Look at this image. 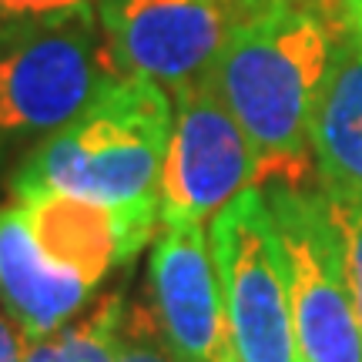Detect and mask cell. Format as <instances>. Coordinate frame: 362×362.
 I'll return each instance as SVG.
<instances>
[{
	"mask_svg": "<svg viewBox=\"0 0 362 362\" xmlns=\"http://www.w3.org/2000/svg\"><path fill=\"white\" fill-rule=\"evenodd\" d=\"M208 245L218 272L235 362H302L279 225L262 188L215 211Z\"/></svg>",
	"mask_w": 362,
	"mask_h": 362,
	"instance_id": "3",
	"label": "cell"
},
{
	"mask_svg": "<svg viewBox=\"0 0 362 362\" xmlns=\"http://www.w3.org/2000/svg\"><path fill=\"white\" fill-rule=\"evenodd\" d=\"M309 144L322 192L339 202H362V44L342 24L312 111Z\"/></svg>",
	"mask_w": 362,
	"mask_h": 362,
	"instance_id": "10",
	"label": "cell"
},
{
	"mask_svg": "<svg viewBox=\"0 0 362 362\" xmlns=\"http://www.w3.org/2000/svg\"><path fill=\"white\" fill-rule=\"evenodd\" d=\"M98 21L124 74L178 94L211 74L238 13L232 0H101Z\"/></svg>",
	"mask_w": 362,
	"mask_h": 362,
	"instance_id": "7",
	"label": "cell"
},
{
	"mask_svg": "<svg viewBox=\"0 0 362 362\" xmlns=\"http://www.w3.org/2000/svg\"><path fill=\"white\" fill-rule=\"evenodd\" d=\"M339 24L352 40L362 44V0H339Z\"/></svg>",
	"mask_w": 362,
	"mask_h": 362,
	"instance_id": "17",
	"label": "cell"
},
{
	"mask_svg": "<svg viewBox=\"0 0 362 362\" xmlns=\"http://www.w3.org/2000/svg\"><path fill=\"white\" fill-rule=\"evenodd\" d=\"M117 362H178L175 352L158 329L151 309H124L121 322V342H117Z\"/></svg>",
	"mask_w": 362,
	"mask_h": 362,
	"instance_id": "14",
	"label": "cell"
},
{
	"mask_svg": "<svg viewBox=\"0 0 362 362\" xmlns=\"http://www.w3.org/2000/svg\"><path fill=\"white\" fill-rule=\"evenodd\" d=\"M17 205L27 211L40 252L54 265L84 279L90 288H98L117 262L134 259L117 211L98 202L64 192H27L17 194Z\"/></svg>",
	"mask_w": 362,
	"mask_h": 362,
	"instance_id": "11",
	"label": "cell"
},
{
	"mask_svg": "<svg viewBox=\"0 0 362 362\" xmlns=\"http://www.w3.org/2000/svg\"><path fill=\"white\" fill-rule=\"evenodd\" d=\"M90 292L84 279L40 252L24 208L0 211V305L21 325L27 342L61 332Z\"/></svg>",
	"mask_w": 362,
	"mask_h": 362,
	"instance_id": "9",
	"label": "cell"
},
{
	"mask_svg": "<svg viewBox=\"0 0 362 362\" xmlns=\"http://www.w3.org/2000/svg\"><path fill=\"white\" fill-rule=\"evenodd\" d=\"M124 298L107 296L81 322L64 325L47 339L27 342L24 362H117Z\"/></svg>",
	"mask_w": 362,
	"mask_h": 362,
	"instance_id": "12",
	"label": "cell"
},
{
	"mask_svg": "<svg viewBox=\"0 0 362 362\" xmlns=\"http://www.w3.org/2000/svg\"><path fill=\"white\" fill-rule=\"evenodd\" d=\"M124 71L107 47L98 11L0 44V138L71 124Z\"/></svg>",
	"mask_w": 362,
	"mask_h": 362,
	"instance_id": "5",
	"label": "cell"
},
{
	"mask_svg": "<svg viewBox=\"0 0 362 362\" xmlns=\"http://www.w3.org/2000/svg\"><path fill=\"white\" fill-rule=\"evenodd\" d=\"M171 101L175 128L161 171V225H205L235 194L255 188L259 155L211 74L171 94Z\"/></svg>",
	"mask_w": 362,
	"mask_h": 362,
	"instance_id": "6",
	"label": "cell"
},
{
	"mask_svg": "<svg viewBox=\"0 0 362 362\" xmlns=\"http://www.w3.org/2000/svg\"><path fill=\"white\" fill-rule=\"evenodd\" d=\"M148 275L158 329L175 359L218 362L232 352L205 225H165Z\"/></svg>",
	"mask_w": 362,
	"mask_h": 362,
	"instance_id": "8",
	"label": "cell"
},
{
	"mask_svg": "<svg viewBox=\"0 0 362 362\" xmlns=\"http://www.w3.org/2000/svg\"><path fill=\"white\" fill-rule=\"evenodd\" d=\"M336 218L342 225V238H346V269H349V288L352 302H356V315L362 325V202H339L332 198Z\"/></svg>",
	"mask_w": 362,
	"mask_h": 362,
	"instance_id": "15",
	"label": "cell"
},
{
	"mask_svg": "<svg viewBox=\"0 0 362 362\" xmlns=\"http://www.w3.org/2000/svg\"><path fill=\"white\" fill-rule=\"evenodd\" d=\"M339 27L312 0H275L235 24L211 84L259 155V181L302 185L312 161L309 124Z\"/></svg>",
	"mask_w": 362,
	"mask_h": 362,
	"instance_id": "2",
	"label": "cell"
},
{
	"mask_svg": "<svg viewBox=\"0 0 362 362\" xmlns=\"http://www.w3.org/2000/svg\"><path fill=\"white\" fill-rule=\"evenodd\" d=\"M218 362H235V356H232V352H228V356H221Z\"/></svg>",
	"mask_w": 362,
	"mask_h": 362,
	"instance_id": "18",
	"label": "cell"
},
{
	"mask_svg": "<svg viewBox=\"0 0 362 362\" xmlns=\"http://www.w3.org/2000/svg\"><path fill=\"white\" fill-rule=\"evenodd\" d=\"M288 272V302L302 362H362V325L346 269V238L332 198L272 181L265 192Z\"/></svg>",
	"mask_w": 362,
	"mask_h": 362,
	"instance_id": "4",
	"label": "cell"
},
{
	"mask_svg": "<svg viewBox=\"0 0 362 362\" xmlns=\"http://www.w3.org/2000/svg\"><path fill=\"white\" fill-rule=\"evenodd\" d=\"M27 339L7 312H0V362H24Z\"/></svg>",
	"mask_w": 362,
	"mask_h": 362,
	"instance_id": "16",
	"label": "cell"
},
{
	"mask_svg": "<svg viewBox=\"0 0 362 362\" xmlns=\"http://www.w3.org/2000/svg\"><path fill=\"white\" fill-rule=\"evenodd\" d=\"M171 128L175 101L168 90L138 74H121L21 165L13 194L64 192L111 208L138 255L161 221Z\"/></svg>",
	"mask_w": 362,
	"mask_h": 362,
	"instance_id": "1",
	"label": "cell"
},
{
	"mask_svg": "<svg viewBox=\"0 0 362 362\" xmlns=\"http://www.w3.org/2000/svg\"><path fill=\"white\" fill-rule=\"evenodd\" d=\"M98 4L101 0H0V44L81 11H98Z\"/></svg>",
	"mask_w": 362,
	"mask_h": 362,
	"instance_id": "13",
	"label": "cell"
}]
</instances>
